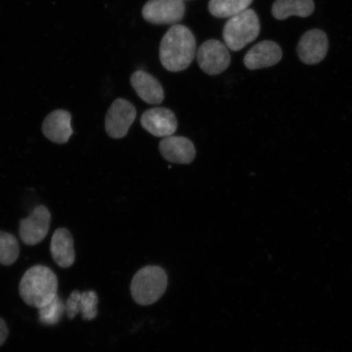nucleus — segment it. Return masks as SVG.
<instances>
[{
  "label": "nucleus",
  "mask_w": 352,
  "mask_h": 352,
  "mask_svg": "<svg viewBox=\"0 0 352 352\" xmlns=\"http://www.w3.org/2000/svg\"><path fill=\"white\" fill-rule=\"evenodd\" d=\"M183 1H184V0H183Z\"/></svg>",
  "instance_id": "4be33fe9"
},
{
  "label": "nucleus",
  "mask_w": 352,
  "mask_h": 352,
  "mask_svg": "<svg viewBox=\"0 0 352 352\" xmlns=\"http://www.w3.org/2000/svg\"><path fill=\"white\" fill-rule=\"evenodd\" d=\"M254 0H210V14L218 19H227L248 10Z\"/></svg>",
  "instance_id": "a211bd4d"
},
{
  "label": "nucleus",
  "mask_w": 352,
  "mask_h": 352,
  "mask_svg": "<svg viewBox=\"0 0 352 352\" xmlns=\"http://www.w3.org/2000/svg\"><path fill=\"white\" fill-rule=\"evenodd\" d=\"M50 250L52 258L60 267H72L76 261L73 236L66 228H60L54 232L52 237Z\"/></svg>",
  "instance_id": "dca6fc26"
},
{
  "label": "nucleus",
  "mask_w": 352,
  "mask_h": 352,
  "mask_svg": "<svg viewBox=\"0 0 352 352\" xmlns=\"http://www.w3.org/2000/svg\"><path fill=\"white\" fill-rule=\"evenodd\" d=\"M328 50L327 35L319 29L311 30L303 34L297 47L299 59L307 65L321 63L327 56Z\"/></svg>",
  "instance_id": "1a4fd4ad"
},
{
  "label": "nucleus",
  "mask_w": 352,
  "mask_h": 352,
  "mask_svg": "<svg viewBox=\"0 0 352 352\" xmlns=\"http://www.w3.org/2000/svg\"><path fill=\"white\" fill-rule=\"evenodd\" d=\"M167 283V275L162 267H144L132 279L131 296L140 305H151L164 296Z\"/></svg>",
  "instance_id": "7ed1b4c3"
},
{
  "label": "nucleus",
  "mask_w": 352,
  "mask_h": 352,
  "mask_svg": "<svg viewBox=\"0 0 352 352\" xmlns=\"http://www.w3.org/2000/svg\"><path fill=\"white\" fill-rule=\"evenodd\" d=\"M145 130L156 138H168L177 129V120L170 109L157 107L148 109L140 118Z\"/></svg>",
  "instance_id": "9d476101"
},
{
  "label": "nucleus",
  "mask_w": 352,
  "mask_h": 352,
  "mask_svg": "<svg viewBox=\"0 0 352 352\" xmlns=\"http://www.w3.org/2000/svg\"><path fill=\"white\" fill-rule=\"evenodd\" d=\"M197 60L202 72L209 76H218L230 65L231 56L226 43L209 39L198 48Z\"/></svg>",
  "instance_id": "39448f33"
},
{
  "label": "nucleus",
  "mask_w": 352,
  "mask_h": 352,
  "mask_svg": "<svg viewBox=\"0 0 352 352\" xmlns=\"http://www.w3.org/2000/svg\"><path fill=\"white\" fill-rule=\"evenodd\" d=\"M315 11L314 0H276L272 6V16L285 20L292 16H309Z\"/></svg>",
  "instance_id": "f3484780"
},
{
  "label": "nucleus",
  "mask_w": 352,
  "mask_h": 352,
  "mask_svg": "<svg viewBox=\"0 0 352 352\" xmlns=\"http://www.w3.org/2000/svg\"><path fill=\"white\" fill-rule=\"evenodd\" d=\"M98 294L92 290L80 293L74 290L65 303V314L68 318L73 320L78 314L85 320H94L98 316Z\"/></svg>",
  "instance_id": "4468645a"
},
{
  "label": "nucleus",
  "mask_w": 352,
  "mask_h": 352,
  "mask_svg": "<svg viewBox=\"0 0 352 352\" xmlns=\"http://www.w3.org/2000/svg\"><path fill=\"white\" fill-rule=\"evenodd\" d=\"M131 85L139 98L147 104H160L164 100V91L160 82L143 70L132 74Z\"/></svg>",
  "instance_id": "2eb2a0df"
},
{
  "label": "nucleus",
  "mask_w": 352,
  "mask_h": 352,
  "mask_svg": "<svg viewBox=\"0 0 352 352\" xmlns=\"http://www.w3.org/2000/svg\"><path fill=\"white\" fill-rule=\"evenodd\" d=\"M261 33V22L253 10L230 17L224 25L223 37L228 48L239 52L252 43Z\"/></svg>",
  "instance_id": "20e7f679"
},
{
  "label": "nucleus",
  "mask_w": 352,
  "mask_h": 352,
  "mask_svg": "<svg viewBox=\"0 0 352 352\" xmlns=\"http://www.w3.org/2000/svg\"><path fill=\"white\" fill-rule=\"evenodd\" d=\"M283 58V50L276 43L264 41L250 48L244 57V65L250 70L271 67Z\"/></svg>",
  "instance_id": "f8f14e48"
},
{
  "label": "nucleus",
  "mask_w": 352,
  "mask_h": 352,
  "mask_svg": "<svg viewBox=\"0 0 352 352\" xmlns=\"http://www.w3.org/2000/svg\"><path fill=\"white\" fill-rule=\"evenodd\" d=\"M136 117V109L130 101L120 98L113 101L105 117V131L110 138H125Z\"/></svg>",
  "instance_id": "0eeeda50"
},
{
  "label": "nucleus",
  "mask_w": 352,
  "mask_h": 352,
  "mask_svg": "<svg viewBox=\"0 0 352 352\" xmlns=\"http://www.w3.org/2000/svg\"><path fill=\"white\" fill-rule=\"evenodd\" d=\"M8 336V329L6 321L0 318V346H2L6 342Z\"/></svg>",
  "instance_id": "412c9836"
},
{
  "label": "nucleus",
  "mask_w": 352,
  "mask_h": 352,
  "mask_svg": "<svg viewBox=\"0 0 352 352\" xmlns=\"http://www.w3.org/2000/svg\"><path fill=\"white\" fill-rule=\"evenodd\" d=\"M160 149L162 157L173 164H191L196 155L195 145L190 140L182 136L170 135L164 138Z\"/></svg>",
  "instance_id": "ddd939ff"
},
{
  "label": "nucleus",
  "mask_w": 352,
  "mask_h": 352,
  "mask_svg": "<svg viewBox=\"0 0 352 352\" xmlns=\"http://www.w3.org/2000/svg\"><path fill=\"white\" fill-rule=\"evenodd\" d=\"M51 219L50 211L46 206H38L28 218L20 220L21 241L28 245L41 243L50 232Z\"/></svg>",
  "instance_id": "6e6552de"
},
{
  "label": "nucleus",
  "mask_w": 352,
  "mask_h": 352,
  "mask_svg": "<svg viewBox=\"0 0 352 352\" xmlns=\"http://www.w3.org/2000/svg\"><path fill=\"white\" fill-rule=\"evenodd\" d=\"M58 280L50 267L35 265L22 276L19 285L20 296L30 307L41 308L57 296Z\"/></svg>",
  "instance_id": "f03ea898"
},
{
  "label": "nucleus",
  "mask_w": 352,
  "mask_h": 352,
  "mask_svg": "<svg viewBox=\"0 0 352 352\" xmlns=\"http://www.w3.org/2000/svg\"><path fill=\"white\" fill-rule=\"evenodd\" d=\"M72 116L67 110L56 109L44 120L42 131L45 138L56 144H65L73 135Z\"/></svg>",
  "instance_id": "9b49d317"
},
{
  "label": "nucleus",
  "mask_w": 352,
  "mask_h": 352,
  "mask_svg": "<svg viewBox=\"0 0 352 352\" xmlns=\"http://www.w3.org/2000/svg\"><path fill=\"white\" fill-rule=\"evenodd\" d=\"M195 35L187 26L174 25L162 38L160 57L164 67L170 72H179L192 63L196 56Z\"/></svg>",
  "instance_id": "f257e3e1"
},
{
  "label": "nucleus",
  "mask_w": 352,
  "mask_h": 352,
  "mask_svg": "<svg viewBox=\"0 0 352 352\" xmlns=\"http://www.w3.org/2000/svg\"><path fill=\"white\" fill-rule=\"evenodd\" d=\"M20 254L19 241L10 233L0 231V263L10 266L14 263Z\"/></svg>",
  "instance_id": "6ab92c4d"
},
{
  "label": "nucleus",
  "mask_w": 352,
  "mask_h": 352,
  "mask_svg": "<svg viewBox=\"0 0 352 352\" xmlns=\"http://www.w3.org/2000/svg\"><path fill=\"white\" fill-rule=\"evenodd\" d=\"M65 312V305L58 296L50 302L39 308V321L43 324L54 325L59 322Z\"/></svg>",
  "instance_id": "aec40b11"
},
{
  "label": "nucleus",
  "mask_w": 352,
  "mask_h": 352,
  "mask_svg": "<svg viewBox=\"0 0 352 352\" xmlns=\"http://www.w3.org/2000/svg\"><path fill=\"white\" fill-rule=\"evenodd\" d=\"M186 6L183 0H148L142 16L154 25H176L184 19Z\"/></svg>",
  "instance_id": "423d86ee"
}]
</instances>
